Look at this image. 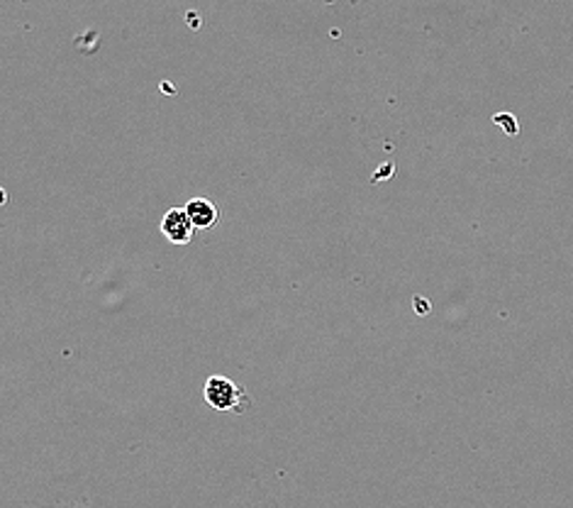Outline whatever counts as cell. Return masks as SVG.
Listing matches in <instances>:
<instances>
[{
    "instance_id": "6da1fadb",
    "label": "cell",
    "mask_w": 573,
    "mask_h": 508,
    "mask_svg": "<svg viewBox=\"0 0 573 508\" xmlns=\"http://www.w3.org/2000/svg\"><path fill=\"white\" fill-rule=\"evenodd\" d=\"M203 394L208 406L220 410V414H244V408L252 404L240 384H234L232 380H227V376L220 374H213L210 380L205 382Z\"/></svg>"
},
{
    "instance_id": "7a4b0ae2",
    "label": "cell",
    "mask_w": 573,
    "mask_h": 508,
    "mask_svg": "<svg viewBox=\"0 0 573 508\" xmlns=\"http://www.w3.org/2000/svg\"><path fill=\"white\" fill-rule=\"evenodd\" d=\"M161 233L169 242L174 245H188L193 237H196V225L188 218L186 208H171L167 211L164 218H161Z\"/></svg>"
},
{
    "instance_id": "3957f363",
    "label": "cell",
    "mask_w": 573,
    "mask_h": 508,
    "mask_svg": "<svg viewBox=\"0 0 573 508\" xmlns=\"http://www.w3.org/2000/svg\"><path fill=\"white\" fill-rule=\"evenodd\" d=\"M186 213H188V218L193 221V225H196V230H210L220 223L218 203H213L210 199H203V196L191 199L186 203Z\"/></svg>"
},
{
    "instance_id": "277c9868",
    "label": "cell",
    "mask_w": 573,
    "mask_h": 508,
    "mask_svg": "<svg viewBox=\"0 0 573 508\" xmlns=\"http://www.w3.org/2000/svg\"><path fill=\"white\" fill-rule=\"evenodd\" d=\"M493 123H495V125H503V127H505V133L511 135V137H515V135H517V129H520V127H517L515 115H511V113H498V115L493 117Z\"/></svg>"
},
{
    "instance_id": "5b68a950",
    "label": "cell",
    "mask_w": 573,
    "mask_h": 508,
    "mask_svg": "<svg viewBox=\"0 0 573 508\" xmlns=\"http://www.w3.org/2000/svg\"><path fill=\"white\" fill-rule=\"evenodd\" d=\"M415 308H417V313H420V316H427V311H429V304H427V301H423V298H415Z\"/></svg>"
}]
</instances>
